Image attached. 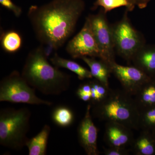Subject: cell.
<instances>
[{
	"label": "cell",
	"mask_w": 155,
	"mask_h": 155,
	"mask_svg": "<svg viewBox=\"0 0 155 155\" xmlns=\"http://www.w3.org/2000/svg\"><path fill=\"white\" fill-rule=\"evenodd\" d=\"M84 8L83 0H53L40 7L31 6L28 16L39 41L57 50L74 32Z\"/></svg>",
	"instance_id": "1"
},
{
	"label": "cell",
	"mask_w": 155,
	"mask_h": 155,
	"mask_svg": "<svg viewBox=\"0 0 155 155\" xmlns=\"http://www.w3.org/2000/svg\"><path fill=\"white\" fill-rule=\"evenodd\" d=\"M21 75L29 85L45 95L61 94L70 86V76L51 65L40 46L29 53Z\"/></svg>",
	"instance_id": "2"
},
{
	"label": "cell",
	"mask_w": 155,
	"mask_h": 155,
	"mask_svg": "<svg viewBox=\"0 0 155 155\" xmlns=\"http://www.w3.org/2000/svg\"><path fill=\"white\" fill-rule=\"evenodd\" d=\"M124 90L109 89L104 97L93 102L92 116L100 120L139 129L140 114L134 98Z\"/></svg>",
	"instance_id": "3"
},
{
	"label": "cell",
	"mask_w": 155,
	"mask_h": 155,
	"mask_svg": "<svg viewBox=\"0 0 155 155\" xmlns=\"http://www.w3.org/2000/svg\"><path fill=\"white\" fill-rule=\"evenodd\" d=\"M31 114L27 108L2 109L0 111V144L18 150L26 146L28 140Z\"/></svg>",
	"instance_id": "4"
},
{
	"label": "cell",
	"mask_w": 155,
	"mask_h": 155,
	"mask_svg": "<svg viewBox=\"0 0 155 155\" xmlns=\"http://www.w3.org/2000/svg\"><path fill=\"white\" fill-rule=\"evenodd\" d=\"M126 10L121 20L112 25L115 52L127 61H132L140 49L146 44L143 35L132 25Z\"/></svg>",
	"instance_id": "5"
},
{
	"label": "cell",
	"mask_w": 155,
	"mask_h": 155,
	"mask_svg": "<svg viewBox=\"0 0 155 155\" xmlns=\"http://www.w3.org/2000/svg\"><path fill=\"white\" fill-rule=\"evenodd\" d=\"M35 89L29 85L17 71L4 78L0 82V101L51 106L52 103L37 96Z\"/></svg>",
	"instance_id": "6"
},
{
	"label": "cell",
	"mask_w": 155,
	"mask_h": 155,
	"mask_svg": "<svg viewBox=\"0 0 155 155\" xmlns=\"http://www.w3.org/2000/svg\"><path fill=\"white\" fill-rule=\"evenodd\" d=\"M92 30L101 54L100 60L110 66L115 62L114 47L112 25L107 19L103 9L97 14L88 16Z\"/></svg>",
	"instance_id": "7"
},
{
	"label": "cell",
	"mask_w": 155,
	"mask_h": 155,
	"mask_svg": "<svg viewBox=\"0 0 155 155\" xmlns=\"http://www.w3.org/2000/svg\"><path fill=\"white\" fill-rule=\"evenodd\" d=\"M67 52L74 59L87 57L100 58L101 54L88 17L79 32L68 42Z\"/></svg>",
	"instance_id": "8"
},
{
	"label": "cell",
	"mask_w": 155,
	"mask_h": 155,
	"mask_svg": "<svg viewBox=\"0 0 155 155\" xmlns=\"http://www.w3.org/2000/svg\"><path fill=\"white\" fill-rule=\"evenodd\" d=\"M111 73L118 79L123 89L134 96L150 78L135 66H125L115 62L110 65Z\"/></svg>",
	"instance_id": "9"
},
{
	"label": "cell",
	"mask_w": 155,
	"mask_h": 155,
	"mask_svg": "<svg viewBox=\"0 0 155 155\" xmlns=\"http://www.w3.org/2000/svg\"><path fill=\"white\" fill-rule=\"evenodd\" d=\"M91 105H87L84 117L78 128V141L87 154L97 155L99 154L97 146V129L91 114Z\"/></svg>",
	"instance_id": "10"
},
{
	"label": "cell",
	"mask_w": 155,
	"mask_h": 155,
	"mask_svg": "<svg viewBox=\"0 0 155 155\" xmlns=\"http://www.w3.org/2000/svg\"><path fill=\"white\" fill-rule=\"evenodd\" d=\"M132 129L124 125L113 122L106 123L104 138L110 147L126 148L132 146L134 141Z\"/></svg>",
	"instance_id": "11"
},
{
	"label": "cell",
	"mask_w": 155,
	"mask_h": 155,
	"mask_svg": "<svg viewBox=\"0 0 155 155\" xmlns=\"http://www.w3.org/2000/svg\"><path fill=\"white\" fill-rule=\"evenodd\" d=\"M134 66L150 77L155 73V45H144L134 56Z\"/></svg>",
	"instance_id": "12"
},
{
	"label": "cell",
	"mask_w": 155,
	"mask_h": 155,
	"mask_svg": "<svg viewBox=\"0 0 155 155\" xmlns=\"http://www.w3.org/2000/svg\"><path fill=\"white\" fill-rule=\"evenodd\" d=\"M81 59L89 67L93 77L106 87L110 88L109 78L112 73L110 66L102 60L100 59L98 61L94 58L85 57Z\"/></svg>",
	"instance_id": "13"
},
{
	"label": "cell",
	"mask_w": 155,
	"mask_h": 155,
	"mask_svg": "<svg viewBox=\"0 0 155 155\" xmlns=\"http://www.w3.org/2000/svg\"><path fill=\"white\" fill-rule=\"evenodd\" d=\"M51 130L49 125H45L36 136L28 139L26 144L28 149V155H46L48 139Z\"/></svg>",
	"instance_id": "14"
},
{
	"label": "cell",
	"mask_w": 155,
	"mask_h": 155,
	"mask_svg": "<svg viewBox=\"0 0 155 155\" xmlns=\"http://www.w3.org/2000/svg\"><path fill=\"white\" fill-rule=\"evenodd\" d=\"M50 61L56 67L65 68L74 72L80 80L90 79L93 78L90 70L75 61L61 58L57 53H55L54 56L50 58Z\"/></svg>",
	"instance_id": "15"
},
{
	"label": "cell",
	"mask_w": 155,
	"mask_h": 155,
	"mask_svg": "<svg viewBox=\"0 0 155 155\" xmlns=\"http://www.w3.org/2000/svg\"><path fill=\"white\" fill-rule=\"evenodd\" d=\"M1 38L2 47L6 52L11 54L17 52L22 47V37L18 32L15 31L4 32Z\"/></svg>",
	"instance_id": "16"
},
{
	"label": "cell",
	"mask_w": 155,
	"mask_h": 155,
	"mask_svg": "<svg viewBox=\"0 0 155 155\" xmlns=\"http://www.w3.org/2000/svg\"><path fill=\"white\" fill-rule=\"evenodd\" d=\"M53 122L61 127L70 126L74 120V115L71 109L65 106H59L54 108L51 115Z\"/></svg>",
	"instance_id": "17"
},
{
	"label": "cell",
	"mask_w": 155,
	"mask_h": 155,
	"mask_svg": "<svg viewBox=\"0 0 155 155\" xmlns=\"http://www.w3.org/2000/svg\"><path fill=\"white\" fill-rule=\"evenodd\" d=\"M131 147L136 155H152L155 152L152 143L144 134H140L136 139L134 140Z\"/></svg>",
	"instance_id": "18"
},
{
	"label": "cell",
	"mask_w": 155,
	"mask_h": 155,
	"mask_svg": "<svg viewBox=\"0 0 155 155\" xmlns=\"http://www.w3.org/2000/svg\"><path fill=\"white\" fill-rule=\"evenodd\" d=\"M123 6L127 8L126 10L128 12H131V7L128 0H97L92 9L95 10L98 7H102L107 14L114 9Z\"/></svg>",
	"instance_id": "19"
},
{
	"label": "cell",
	"mask_w": 155,
	"mask_h": 155,
	"mask_svg": "<svg viewBox=\"0 0 155 155\" xmlns=\"http://www.w3.org/2000/svg\"><path fill=\"white\" fill-rule=\"evenodd\" d=\"M155 125V108L148 110L140 111V114L139 129L144 128L148 125Z\"/></svg>",
	"instance_id": "20"
},
{
	"label": "cell",
	"mask_w": 155,
	"mask_h": 155,
	"mask_svg": "<svg viewBox=\"0 0 155 155\" xmlns=\"http://www.w3.org/2000/svg\"><path fill=\"white\" fill-rule=\"evenodd\" d=\"M0 3L3 7L12 11L16 17H20L21 15L22 9L15 5L11 0H0Z\"/></svg>",
	"instance_id": "21"
},
{
	"label": "cell",
	"mask_w": 155,
	"mask_h": 155,
	"mask_svg": "<svg viewBox=\"0 0 155 155\" xmlns=\"http://www.w3.org/2000/svg\"><path fill=\"white\" fill-rule=\"evenodd\" d=\"M126 148L110 147L104 150V154L106 155H125L128 153Z\"/></svg>",
	"instance_id": "22"
},
{
	"label": "cell",
	"mask_w": 155,
	"mask_h": 155,
	"mask_svg": "<svg viewBox=\"0 0 155 155\" xmlns=\"http://www.w3.org/2000/svg\"><path fill=\"white\" fill-rule=\"evenodd\" d=\"M131 7V12L133 11L135 6H137L140 9L146 8L152 0H128Z\"/></svg>",
	"instance_id": "23"
},
{
	"label": "cell",
	"mask_w": 155,
	"mask_h": 155,
	"mask_svg": "<svg viewBox=\"0 0 155 155\" xmlns=\"http://www.w3.org/2000/svg\"><path fill=\"white\" fill-rule=\"evenodd\" d=\"M77 93L91 94V85L90 83L81 84L78 89Z\"/></svg>",
	"instance_id": "24"
},
{
	"label": "cell",
	"mask_w": 155,
	"mask_h": 155,
	"mask_svg": "<svg viewBox=\"0 0 155 155\" xmlns=\"http://www.w3.org/2000/svg\"><path fill=\"white\" fill-rule=\"evenodd\" d=\"M148 86L150 94V104L152 105L155 104V86L152 84H149Z\"/></svg>",
	"instance_id": "25"
},
{
	"label": "cell",
	"mask_w": 155,
	"mask_h": 155,
	"mask_svg": "<svg viewBox=\"0 0 155 155\" xmlns=\"http://www.w3.org/2000/svg\"><path fill=\"white\" fill-rule=\"evenodd\" d=\"M77 95L78 97L84 101H88L91 99V94L77 93Z\"/></svg>",
	"instance_id": "26"
}]
</instances>
